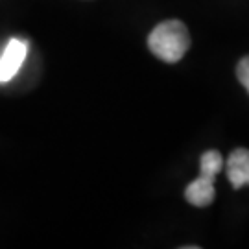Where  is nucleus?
<instances>
[{"label": "nucleus", "mask_w": 249, "mask_h": 249, "mask_svg": "<svg viewBox=\"0 0 249 249\" xmlns=\"http://www.w3.org/2000/svg\"><path fill=\"white\" fill-rule=\"evenodd\" d=\"M148 48L150 52L159 57L164 63L181 61L185 53L190 48V32L178 18H168L162 20L153 28L148 36Z\"/></svg>", "instance_id": "1"}, {"label": "nucleus", "mask_w": 249, "mask_h": 249, "mask_svg": "<svg viewBox=\"0 0 249 249\" xmlns=\"http://www.w3.org/2000/svg\"><path fill=\"white\" fill-rule=\"evenodd\" d=\"M28 53V43L22 39H11L0 55V83L9 81L22 67Z\"/></svg>", "instance_id": "2"}, {"label": "nucleus", "mask_w": 249, "mask_h": 249, "mask_svg": "<svg viewBox=\"0 0 249 249\" xmlns=\"http://www.w3.org/2000/svg\"><path fill=\"white\" fill-rule=\"evenodd\" d=\"M214 178H216V176L199 172V176H197L192 183H188V187L185 188V199H187L190 205L199 207V209L213 205L214 196H216Z\"/></svg>", "instance_id": "3"}, {"label": "nucleus", "mask_w": 249, "mask_h": 249, "mask_svg": "<svg viewBox=\"0 0 249 249\" xmlns=\"http://www.w3.org/2000/svg\"><path fill=\"white\" fill-rule=\"evenodd\" d=\"M223 164L227 168V179L234 190L249 185V150L246 148L232 150Z\"/></svg>", "instance_id": "4"}, {"label": "nucleus", "mask_w": 249, "mask_h": 249, "mask_svg": "<svg viewBox=\"0 0 249 249\" xmlns=\"http://www.w3.org/2000/svg\"><path fill=\"white\" fill-rule=\"evenodd\" d=\"M223 157L218 150H207L199 159V172L216 176L223 170Z\"/></svg>", "instance_id": "5"}, {"label": "nucleus", "mask_w": 249, "mask_h": 249, "mask_svg": "<svg viewBox=\"0 0 249 249\" xmlns=\"http://www.w3.org/2000/svg\"><path fill=\"white\" fill-rule=\"evenodd\" d=\"M236 78L249 92V55L242 57L238 65H236Z\"/></svg>", "instance_id": "6"}]
</instances>
